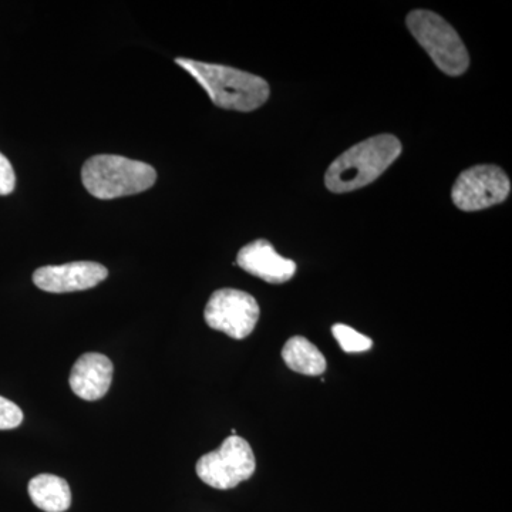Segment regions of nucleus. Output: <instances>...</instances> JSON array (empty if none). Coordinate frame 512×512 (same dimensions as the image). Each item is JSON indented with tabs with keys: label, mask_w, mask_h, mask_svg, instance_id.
<instances>
[{
	"label": "nucleus",
	"mask_w": 512,
	"mask_h": 512,
	"mask_svg": "<svg viewBox=\"0 0 512 512\" xmlns=\"http://www.w3.org/2000/svg\"><path fill=\"white\" fill-rule=\"evenodd\" d=\"M175 63L200 83L212 103L220 109L248 113L264 106L269 99L271 90L268 82L255 74L183 57Z\"/></svg>",
	"instance_id": "f257e3e1"
},
{
	"label": "nucleus",
	"mask_w": 512,
	"mask_h": 512,
	"mask_svg": "<svg viewBox=\"0 0 512 512\" xmlns=\"http://www.w3.org/2000/svg\"><path fill=\"white\" fill-rule=\"evenodd\" d=\"M402 143L392 134H380L356 144L336 158L325 174V184L335 194L360 190L376 181L400 157Z\"/></svg>",
	"instance_id": "f03ea898"
},
{
	"label": "nucleus",
	"mask_w": 512,
	"mask_h": 512,
	"mask_svg": "<svg viewBox=\"0 0 512 512\" xmlns=\"http://www.w3.org/2000/svg\"><path fill=\"white\" fill-rule=\"evenodd\" d=\"M82 181L93 197L114 200L150 190L156 184L157 171L141 161L100 154L84 163Z\"/></svg>",
	"instance_id": "7ed1b4c3"
},
{
	"label": "nucleus",
	"mask_w": 512,
	"mask_h": 512,
	"mask_svg": "<svg viewBox=\"0 0 512 512\" xmlns=\"http://www.w3.org/2000/svg\"><path fill=\"white\" fill-rule=\"evenodd\" d=\"M407 28L441 72L461 76L470 66V56L461 37L450 23L430 10H413L406 19Z\"/></svg>",
	"instance_id": "20e7f679"
},
{
	"label": "nucleus",
	"mask_w": 512,
	"mask_h": 512,
	"mask_svg": "<svg viewBox=\"0 0 512 512\" xmlns=\"http://www.w3.org/2000/svg\"><path fill=\"white\" fill-rule=\"evenodd\" d=\"M256 461L247 440L231 436L218 450L197 461V476L217 490H231L254 476Z\"/></svg>",
	"instance_id": "39448f33"
},
{
	"label": "nucleus",
	"mask_w": 512,
	"mask_h": 512,
	"mask_svg": "<svg viewBox=\"0 0 512 512\" xmlns=\"http://www.w3.org/2000/svg\"><path fill=\"white\" fill-rule=\"evenodd\" d=\"M510 177L497 165H474L463 171L453 185L451 198L458 210L473 212L494 207L507 200Z\"/></svg>",
	"instance_id": "423d86ee"
},
{
	"label": "nucleus",
	"mask_w": 512,
	"mask_h": 512,
	"mask_svg": "<svg viewBox=\"0 0 512 512\" xmlns=\"http://www.w3.org/2000/svg\"><path fill=\"white\" fill-rule=\"evenodd\" d=\"M259 305L254 296L238 289H218L205 306L204 318L211 329L229 338L245 339L259 320Z\"/></svg>",
	"instance_id": "0eeeda50"
},
{
	"label": "nucleus",
	"mask_w": 512,
	"mask_h": 512,
	"mask_svg": "<svg viewBox=\"0 0 512 512\" xmlns=\"http://www.w3.org/2000/svg\"><path fill=\"white\" fill-rule=\"evenodd\" d=\"M106 266L97 262L79 261L64 265L42 266L33 274V284L49 293L86 291L106 281Z\"/></svg>",
	"instance_id": "6e6552de"
},
{
	"label": "nucleus",
	"mask_w": 512,
	"mask_h": 512,
	"mask_svg": "<svg viewBox=\"0 0 512 512\" xmlns=\"http://www.w3.org/2000/svg\"><path fill=\"white\" fill-rule=\"evenodd\" d=\"M235 264L248 274L275 285L285 284L296 272L295 262L279 255L271 242L266 239H256L251 244L245 245L238 252Z\"/></svg>",
	"instance_id": "1a4fd4ad"
},
{
	"label": "nucleus",
	"mask_w": 512,
	"mask_h": 512,
	"mask_svg": "<svg viewBox=\"0 0 512 512\" xmlns=\"http://www.w3.org/2000/svg\"><path fill=\"white\" fill-rule=\"evenodd\" d=\"M114 366L101 353H84L70 372L69 384L76 396L87 402L103 399L113 382Z\"/></svg>",
	"instance_id": "9d476101"
},
{
	"label": "nucleus",
	"mask_w": 512,
	"mask_h": 512,
	"mask_svg": "<svg viewBox=\"0 0 512 512\" xmlns=\"http://www.w3.org/2000/svg\"><path fill=\"white\" fill-rule=\"evenodd\" d=\"M29 495L33 504L45 512H64L72 505V491L62 477L40 474L29 483Z\"/></svg>",
	"instance_id": "9b49d317"
},
{
	"label": "nucleus",
	"mask_w": 512,
	"mask_h": 512,
	"mask_svg": "<svg viewBox=\"0 0 512 512\" xmlns=\"http://www.w3.org/2000/svg\"><path fill=\"white\" fill-rule=\"evenodd\" d=\"M282 359L293 372L305 376H320L326 370L322 352L303 336H293L282 349Z\"/></svg>",
	"instance_id": "f8f14e48"
},
{
	"label": "nucleus",
	"mask_w": 512,
	"mask_h": 512,
	"mask_svg": "<svg viewBox=\"0 0 512 512\" xmlns=\"http://www.w3.org/2000/svg\"><path fill=\"white\" fill-rule=\"evenodd\" d=\"M332 332L338 340L340 348L345 350L346 353L366 352V350L372 348V340L348 325H342V323L333 325Z\"/></svg>",
	"instance_id": "ddd939ff"
},
{
	"label": "nucleus",
	"mask_w": 512,
	"mask_h": 512,
	"mask_svg": "<svg viewBox=\"0 0 512 512\" xmlns=\"http://www.w3.org/2000/svg\"><path fill=\"white\" fill-rule=\"evenodd\" d=\"M23 421V412L18 404L0 396V430H13Z\"/></svg>",
	"instance_id": "4468645a"
},
{
	"label": "nucleus",
	"mask_w": 512,
	"mask_h": 512,
	"mask_svg": "<svg viewBox=\"0 0 512 512\" xmlns=\"http://www.w3.org/2000/svg\"><path fill=\"white\" fill-rule=\"evenodd\" d=\"M16 175L8 158L0 153V195L12 194L15 190Z\"/></svg>",
	"instance_id": "2eb2a0df"
}]
</instances>
